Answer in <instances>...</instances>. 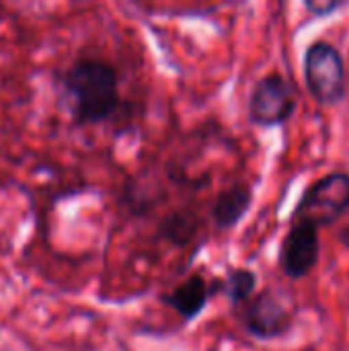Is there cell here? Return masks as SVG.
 Masks as SVG:
<instances>
[{
	"mask_svg": "<svg viewBox=\"0 0 349 351\" xmlns=\"http://www.w3.org/2000/svg\"><path fill=\"white\" fill-rule=\"evenodd\" d=\"M296 109L294 86L282 74L259 78L249 97V119L257 128L284 125Z\"/></svg>",
	"mask_w": 349,
	"mask_h": 351,
	"instance_id": "4",
	"label": "cell"
},
{
	"mask_svg": "<svg viewBox=\"0 0 349 351\" xmlns=\"http://www.w3.org/2000/svg\"><path fill=\"white\" fill-rule=\"evenodd\" d=\"M212 292L214 290L206 282V278L202 274H193L181 284H177L169 294H165L163 302L169 308H173L183 321L191 323L206 311Z\"/></svg>",
	"mask_w": 349,
	"mask_h": 351,
	"instance_id": "7",
	"label": "cell"
},
{
	"mask_svg": "<svg viewBox=\"0 0 349 351\" xmlns=\"http://www.w3.org/2000/svg\"><path fill=\"white\" fill-rule=\"evenodd\" d=\"M304 80L319 105H339L346 99V64L341 51L325 39L313 41L304 53Z\"/></svg>",
	"mask_w": 349,
	"mask_h": 351,
	"instance_id": "2",
	"label": "cell"
},
{
	"mask_svg": "<svg viewBox=\"0 0 349 351\" xmlns=\"http://www.w3.org/2000/svg\"><path fill=\"white\" fill-rule=\"evenodd\" d=\"M220 292L228 296L234 308L245 306L257 294V274L249 267H232L220 282Z\"/></svg>",
	"mask_w": 349,
	"mask_h": 351,
	"instance_id": "9",
	"label": "cell"
},
{
	"mask_svg": "<svg viewBox=\"0 0 349 351\" xmlns=\"http://www.w3.org/2000/svg\"><path fill=\"white\" fill-rule=\"evenodd\" d=\"M165 234L177 243H187L195 234V222L189 214L183 216H173L169 222H165Z\"/></svg>",
	"mask_w": 349,
	"mask_h": 351,
	"instance_id": "10",
	"label": "cell"
},
{
	"mask_svg": "<svg viewBox=\"0 0 349 351\" xmlns=\"http://www.w3.org/2000/svg\"><path fill=\"white\" fill-rule=\"evenodd\" d=\"M319 226L309 220H292L280 247V269L290 280L306 278L319 263L321 237Z\"/></svg>",
	"mask_w": 349,
	"mask_h": 351,
	"instance_id": "6",
	"label": "cell"
},
{
	"mask_svg": "<svg viewBox=\"0 0 349 351\" xmlns=\"http://www.w3.org/2000/svg\"><path fill=\"white\" fill-rule=\"evenodd\" d=\"M346 6V2L344 0H327V2H321V0H315V2H304V8L311 12V14H315V16H327V14H331V12H335V10H339V8H344Z\"/></svg>",
	"mask_w": 349,
	"mask_h": 351,
	"instance_id": "11",
	"label": "cell"
},
{
	"mask_svg": "<svg viewBox=\"0 0 349 351\" xmlns=\"http://www.w3.org/2000/svg\"><path fill=\"white\" fill-rule=\"evenodd\" d=\"M349 210V175L344 171L329 173L315 181L302 193L294 208L292 220H309L315 226H331Z\"/></svg>",
	"mask_w": 349,
	"mask_h": 351,
	"instance_id": "3",
	"label": "cell"
},
{
	"mask_svg": "<svg viewBox=\"0 0 349 351\" xmlns=\"http://www.w3.org/2000/svg\"><path fill=\"white\" fill-rule=\"evenodd\" d=\"M62 90L80 125H97L119 107L117 70L101 58H80L62 74Z\"/></svg>",
	"mask_w": 349,
	"mask_h": 351,
	"instance_id": "1",
	"label": "cell"
},
{
	"mask_svg": "<svg viewBox=\"0 0 349 351\" xmlns=\"http://www.w3.org/2000/svg\"><path fill=\"white\" fill-rule=\"evenodd\" d=\"M253 204V191L249 185L234 183L226 189H222L216 195V202L212 206V220L218 230H230L239 226V222L247 216L249 208Z\"/></svg>",
	"mask_w": 349,
	"mask_h": 351,
	"instance_id": "8",
	"label": "cell"
},
{
	"mask_svg": "<svg viewBox=\"0 0 349 351\" xmlns=\"http://www.w3.org/2000/svg\"><path fill=\"white\" fill-rule=\"evenodd\" d=\"M241 321L253 339L274 341L292 329L294 315L274 290H263L245 304Z\"/></svg>",
	"mask_w": 349,
	"mask_h": 351,
	"instance_id": "5",
	"label": "cell"
}]
</instances>
